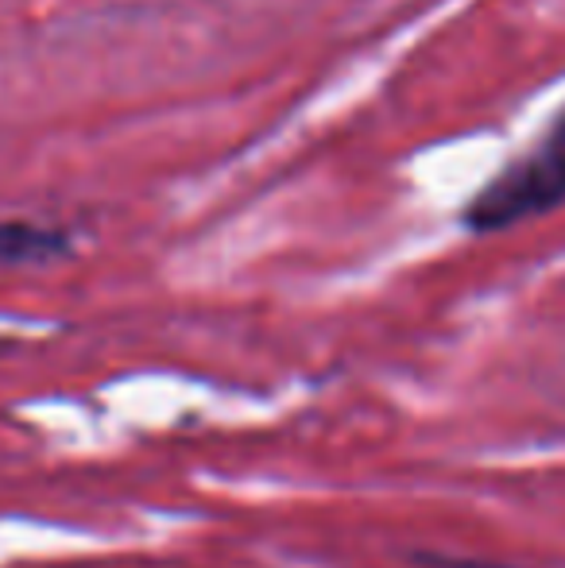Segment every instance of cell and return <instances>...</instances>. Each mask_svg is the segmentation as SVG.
<instances>
[{"label":"cell","instance_id":"6da1fadb","mask_svg":"<svg viewBox=\"0 0 565 568\" xmlns=\"http://www.w3.org/2000/svg\"><path fill=\"white\" fill-rule=\"evenodd\" d=\"M565 205V109L538 132L527 151L507 159L461 210V225L476 236L515 229Z\"/></svg>","mask_w":565,"mask_h":568},{"label":"cell","instance_id":"7a4b0ae2","mask_svg":"<svg viewBox=\"0 0 565 568\" xmlns=\"http://www.w3.org/2000/svg\"><path fill=\"white\" fill-rule=\"evenodd\" d=\"M67 255H74V236L67 229L0 221V267H47Z\"/></svg>","mask_w":565,"mask_h":568}]
</instances>
